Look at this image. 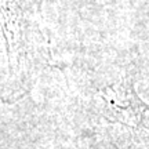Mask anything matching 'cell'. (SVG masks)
I'll return each mask as SVG.
<instances>
[{"mask_svg": "<svg viewBox=\"0 0 149 149\" xmlns=\"http://www.w3.org/2000/svg\"><path fill=\"white\" fill-rule=\"evenodd\" d=\"M108 105V117L128 131L137 149H149V104L134 88L131 81L111 86L101 93Z\"/></svg>", "mask_w": 149, "mask_h": 149, "instance_id": "cell-2", "label": "cell"}, {"mask_svg": "<svg viewBox=\"0 0 149 149\" xmlns=\"http://www.w3.org/2000/svg\"><path fill=\"white\" fill-rule=\"evenodd\" d=\"M40 0H1V32L6 51L3 100H18L31 90L48 64L50 50L39 24Z\"/></svg>", "mask_w": 149, "mask_h": 149, "instance_id": "cell-1", "label": "cell"}]
</instances>
